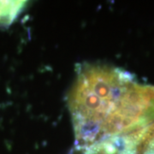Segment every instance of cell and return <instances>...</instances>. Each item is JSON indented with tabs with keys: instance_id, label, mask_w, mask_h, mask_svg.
<instances>
[{
	"instance_id": "cell-1",
	"label": "cell",
	"mask_w": 154,
	"mask_h": 154,
	"mask_svg": "<svg viewBox=\"0 0 154 154\" xmlns=\"http://www.w3.org/2000/svg\"><path fill=\"white\" fill-rule=\"evenodd\" d=\"M75 146L81 154H118L122 140L154 115V88L107 65L81 68L69 94Z\"/></svg>"
}]
</instances>
